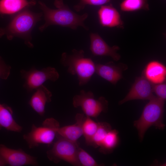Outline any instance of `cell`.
Returning a JSON list of instances; mask_svg holds the SVG:
<instances>
[{
	"label": "cell",
	"mask_w": 166,
	"mask_h": 166,
	"mask_svg": "<svg viewBox=\"0 0 166 166\" xmlns=\"http://www.w3.org/2000/svg\"><path fill=\"white\" fill-rule=\"evenodd\" d=\"M39 3L45 21L44 23L39 27L41 31L52 25H58L75 30L81 26L87 30H89L84 23L88 17V13L81 15L76 13L64 3L63 0H55L54 4L56 8L55 9L49 8L41 2Z\"/></svg>",
	"instance_id": "6da1fadb"
},
{
	"label": "cell",
	"mask_w": 166,
	"mask_h": 166,
	"mask_svg": "<svg viewBox=\"0 0 166 166\" xmlns=\"http://www.w3.org/2000/svg\"><path fill=\"white\" fill-rule=\"evenodd\" d=\"M42 15V13H34L28 10L22 11L14 17L6 28L0 29V37L6 35L10 40L14 37H20L28 46L33 47L31 32Z\"/></svg>",
	"instance_id": "7a4b0ae2"
},
{
	"label": "cell",
	"mask_w": 166,
	"mask_h": 166,
	"mask_svg": "<svg viewBox=\"0 0 166 166\" xmlns=\"http://www.w3.org/2000/svg\"><path fill=\"white\" fill-rule=\"evenodd\" d=\"M60 62L67 68L69 73L77 76L80 86L87 84L95 73V64L90 58L85 57L82 49H74L70 54L63 53Z\"/></svg>",
	"instance_id": "3957f363"
},
{
	"label": "cell",
	"mask_w": 166,
	"mask_h": 166,
	"mask_svg": "<svg viewBox=\"0 0 166 166\" xmlns=\"http://www.w3.org/2000/svg\"><path fill=\"white\" fill-rule=\"evenodd\" d=\"M164 101L154 96L149 100L144 107L140 117L134 122L139 138L142 140L144 134L152 126L157 129H163L165 125L163 123Z\"/></svg>",
	"instance_id": "277c9868"
},
{
	"label": "cell",
	"mask_w": 166,
	"mask_h": 166,
	"mask_svg": "<svg viewBox=\"0 0 166 166\" xmlns=\"http://www.w3.org/2000/svg\"><path fill=\"white\" fill-rule=\"evenodd\" d=\"M60 127L59 123L55 119L47 118L43 122L42 126L37 127L33 124L30 131L24 135L23 138L30 149L41 144H50L57 136Z\"/></svg>",
	"instance_id": "5b68a950"
},
{
	"label": "cell",
	"mask_w": 166,
	"mask_h": 166,
	"mask_svg": "<svg viewBox=\"0 0 166 166\" xmlns=\"http://www.w3.org/2000/svg\"><path fill=\"white\" fill-rule=\"evenodd\" d=\"M58 138L52 148L46 152L49 160L55 163L63 160L73 166H81L77 156L79 147L77 141H72L59 136Z\"/></svg>",
	"instance_id": "8992f818"
},
{
	"label": "cell",
	"mask_w": 166,
	"mask_h": 166,
	"mask_svg": "<svg viewBox=\"0 0 166 166\" xmlns=\"http://www.w3.org/2000/svg\"><path fill=\"white\" fill-rule=\"evenodd\" d=\"M73 105L75 108L81 107L86 116L97 118L101 112H107L108 102L103 97L95 99L91 91L81 90L73 97Z\"/></svg>",
	"instance_id": "52a82bcc"
},
{
	"label": "cell",
	"mask_w": 166,
	"mask_h": 166,
	"mask_svg": "<svg viewBox=\"0 0 166 166\" xmlns=\"http://www.w3.org/2000/svg\"><path fill=\"white\" fill-rule=\"evenodd\" d=\"M22 77L25 79L24 87L28 92H31L42 85L45 81H55L59 78V73L54 68L50 66L38 70L32 68L29 71L22 69Z\"/></svg>",
	"instance_id": "ba28073f"
},
{
	"label": "cell",
	"mask_w": 166,
	"mask_h": 166,
	"mask_svg": "<svg viewBox=\"0 0 166 166\" xmlns=\"http://www.w3.org/2000/svg\"><path fill=\"white\" fill-rule=\"evenodd\" d=\"M0 155L6 164L11 166L38 164L35 157L27 154L21 149H11L0 144Z\"/></svg>",
	"instance_id": "9c48e42d"
},
{
	"label": "cell",
	"mask_w": 166,
	"mask_h": 166,
	"mask_svg": "<svg viewBox=\"0 0 166 166\" xmlns=\"http://www.w3.org/2000/svg\"><path fill=\"white\" fill-rule=\"evenodd\" d=\"M153 84L142 75L136 78L129 91L124 98L119 102V105L134 100H149L153 95Z\"/></svg>",
	"instance_id": "30bf717a"
},
{
	"label": "cell",
	"mask_w": 166,
	"mask_h": 166,
	"mask_svg": "<svg viewBox=\"0 0 166 166\" xmlns=\"http://www.w3.org/2000/svg\"><path fill=\"white\" fill-rule=\"evenodd\" d=\"M90 50L95 56H107L117 61L121 58L117 51L119 47L116 45L109 46L97 34L91 33L90 34Z\"/></svg>",
	"instance_id": "8fae6325"
},
{
	"label": "cell",
	"mask_w": 166,
	"mask_h": 166,
	"mask_svg": "<svg viewBox=\"0 0 166 166\" xmlns=\"http://www.w3.org/2000/svg\"><path fill=\"white\" fill-rule=\"evenodd\" d=\"M99 22L103 26L121 27L123 26L120 15L111 4L101 6L98 11Z\"/></svg>",
	"instance_id": "7c38bea8"
},
{
	"label": "cell",
	"mask_w": 166,
	"mask_h": 166,
	"mask_svg": "<svg viewBox=\"0 0 166 166\" xmlns=\"http://www.w3.org/2000/svg\"><path fill=\"white\" fill-rule=\"evenodd\" d=\"M85 118L84 114L77 113L75 116V123L71 125L60 127L57 130V136L72 141L77 142L83 135L82 125Z\"/></svg>",
	"instance_id": "4fadbf2b"
},
{
	"label": "cell",
	"mask_w": 166,
	"mask_h": 166,
	"mask_svg": "<svg viewBox=\"0 0 166 166\" xmlns=\"http://www.w3.org/2000/svg\"><path fill=\"white\" fill-rule=\"evenodd\" d=\"M36 90L28 103L34 111L40 116H43L45 113L46 103L51 101L52 94L43 85Z\"/></svg>",
	"instance_id": "5bb4252c"
},
{
	"label": "cell",
	"mask_w": 166,
	"mask_h": 166,
	"mask_svg": "<svg viewBox=\"0 0 166 166\" xmlns=\"http://www.w3.org/2000/svg\"><path fill=\"white\" fill-rule=\"evenodd\" d=\"M143 74L152 83H162L166 79V68L163 64L157 61H152L147 64Z\"/></svg>",
	"instance_id": "9a60e30c"
},
{
	"label": "cell",
	"mask_w": 166,
	"mask_h": 166,
	"mask_svg": "<svg viewBox=\"0 0 166 166\" xmlns=\"http://www.w3.org/2000/svg\"><path fill=\"white\" fill-rule=\"evenodd\" d=\"M120 67L109 62L95 64L96 73L100 77L113 84H116L122 77Z\"/></svg>",
	"instance_id": "2e32d148"
},
{
	"label": "cell",
	"mask_w": 166,
	"mask_h": 166,
	"mask_svg": "<svg viewBox=\"0 0 166 166\" xmlns=\"http://www.w3.org/2000/svg\"><path fill=\"white\" fill-rule=\"evenodd\" d=\"M2 128L17 132H20L22 129L14 119L12 108L5 104L0 103V130Z\"/></svg>",
	"instance_id": "e0dca14e"
},
{
	"label": "cell",
	"mask_w": 166,
	"mask_h": 166,
	"mask_svg": "<svg viewBox=\"0 0 166 166\" xmlns=\"http://www.w3.org/2000/svg\"><path fill=\"white\" fill-rule=\"evenodd\" d=\"M35 4V2L34 0L28 1L27 0H1L0 14H14Z\"/></svg>",
	"instance_id": "ac0fdd59"
},
{
	"label": "cell",
	"mask_w": 166,
	"mask_h": 166,
	"mask_svg": "<svg viewBox=\"0 0 166 166\" xmlns=\"http://www.w3.org/2000/svg\"><path fill=\"white\" fill-rule=\"evenodd\" d=\"M118 131L110 130L107 133L99 147V152L105 154L110 153L119 143Z\"/></svg>",
	"instance_id": "d6986e66"
},
{
	"label": "cell",
	"mask_w": 166,
	"mask_h": 166,
	"mask_svg": "<svg viewBox=\"0 0 166 166\" xmlns=\"http://www.w3.org/2000/svg\"><path fill=\"white\" fill-rule=\"evenodd\" d=\"M120 6L121 10L124 12L149 10L148 0H123Z\"/></svg>",
	"instance_id": "ffe728a7"
},
{
	"label": "cell",
	"mask_w": 166,
	"mask_h": 166,
	"mask_svg": "<svg viewBox=\"0 0 166 166\" xmlns=\"http://www.w3.org/2000/svg\"><path fill=\"white\" fill-rule=\"evenodd\" d=\"M98 128L93 137L89 145L95 148L99 147L108 132L112 129L111 125L106 122H99Z\"/></svg>",
	"instance_id": "44dd1931"
},
{
	"label": "cell",
	"mask_w": 166,
	"mask_h": 166,
	"mask_svg": "<svg viewBox=\"0 0 166 166\" xmlns=\"http://www.w3.org/2000/svg\"><path fill=\"white\" fill-rule=\"evenodd\" d=\"M98 122L92 120L90 117L86 116L82 125L83 135L86 143L89 145L91 140L98 127Z\"/></svg>",
	"instance_id": "7402d4cb"
},
{
	"label": "cell",
	"mask_w": 166,
	"mask_h": 166,
	"mask_svg": "<svg viewBox=\"0 0 166 166\" xmlns=\"http://www.w3.org/2000/svg\"><path fill=\"white\" fill-rule=\"evenodd\" d=\"M78 159L81 166H98V164L94 159L84 150L79 147L77 152Z\"/></svg>",
	"instance_id": "603a6c76"
},
{
	"label": "cell",
	"mask_w": 166,
	"mask_h": 166,
	"mask_svg": "<svg viewBox=\"0 0 166 166\" xmlns=\"http://www.w3.org/2000/svg\"><path fill=\"white\" fill-rule=\"evenodd\" d=\"M112 0H80L79 3L73 6L74 10L77 12L82 10L87 5L102 6Z\"/></svg>",
	"instance_id": "cb8c5ba5"
},
{
	"label": "cell",
	"mask_w": 166,
	"mask_h": 166,
	"mask_svg": "<svg viewBox=\"0 0 166 166\" xmlns=\"http://www.w3.org/2000/svg\"><path fill=\"white\" fill-rule=\"evenodd\" d=\"M153 92L159 99L165 101L166 99V84L162 83L154 85Z\"/></svg>",
	"instance_id": "d4e9b609"
},
{
	"label": "cell",
	"mask_w": 166,
	"mask_h": 166,
	"mask_svg": "<svg viewBox=\"0 0 166 166\" xmlns=\"http://www.w3.org/2000/svg\"><path fill=\"white\" fill-rule=\"evenodd\" d=\"M11 67L6 64L0 56V78L6 80L10 73Z\"/></svg>",
	"instance_id": "484cf974"
},
{
	"label": "cell",
	"mask_w": 166,
	"mask_h": 166,
	"mask_svg": "<svg viewBox=\"0 0 166 166\" xmlns=\"http://www.w3.org/2000/svg\"><path fill=\"white\" fill-rule=\"evenodd\" d=\"M6 165L0 155V166H5Z\"/></svg>",
	"instance_id": "4316f807"
}]
</instances>
